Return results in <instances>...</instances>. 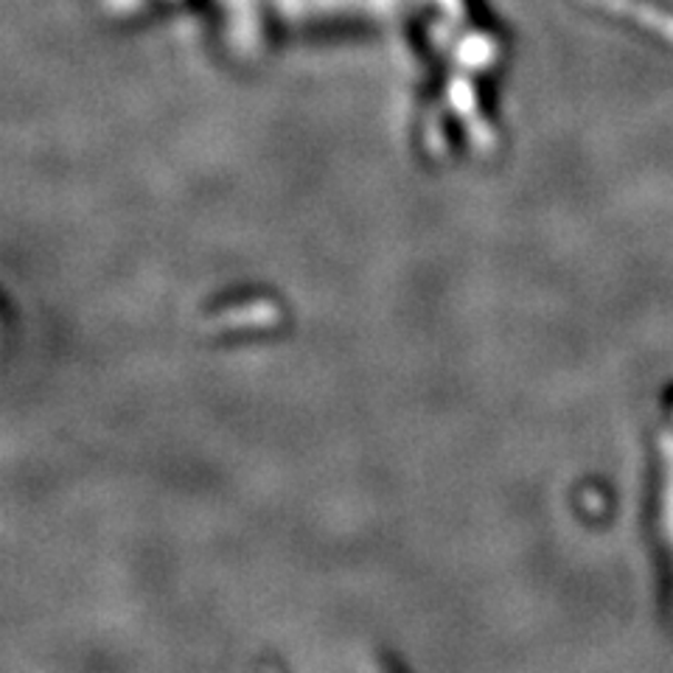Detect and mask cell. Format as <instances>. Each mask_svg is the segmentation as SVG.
<instances>
[{
    "instance_id": "obj_1",
    "label": "cell",
    "mask_w": 673,
    "mask_h": 673,
    "mask_svg": "<svg viewBox=\"0 0 673 673\" xmlns=\"http://www.w3.org/2000/svg\"><path fill=\"white\" fill-rule=\"evenodd\" d=\"M662 533L673 553V424L662 432Z\"/></svg>"
}]
</instances>
